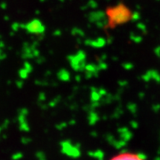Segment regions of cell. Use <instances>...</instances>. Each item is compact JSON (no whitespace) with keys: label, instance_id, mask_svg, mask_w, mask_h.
I'll return each instance as SVG.
<instances>
[{"label":"cell","instance_id":"1","mask_svg":"<svg viewBox=\"0 0 160 160\" xmlns=\"http://www.w3.org/2000/svg\"><path fill=\"white\" fill-rule=\"evenodd\" d=\"M109 160H145L142 156L133 152H121L113 156Z\"/></svg>","mask_w":160,"mask_h":160},{"label":"cell","instance_id":"2","mask_svg":"<svg viewBox=\"0 0 160 160\" xmlns=\"http://www.w3.org/2000/svg\"><path fill=\"white\" fill-rule=\"evenodd\" d=\"M27 29L31 33H35V34H38V33H42L44 31V26L43 24L40 22V21L35 20L32 21L27 25Z\"/></svg>","mask_w":160,"mask_h":160}]
</instances>
